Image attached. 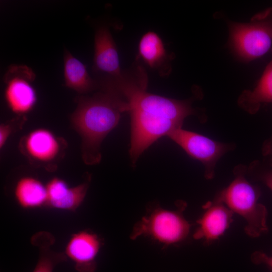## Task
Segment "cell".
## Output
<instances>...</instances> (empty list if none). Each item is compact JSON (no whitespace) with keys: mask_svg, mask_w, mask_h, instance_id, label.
<instances>
[{"mask_svg":"<svg viewBox=\"0 0 272 272\" xmlns=\"http://www.w3.org/2000/svg\"><path fill=\"white\" fill-rule=\"evenodd\" d=\"M54 241V236L45 231L37 233L32 237V244L39 249L38 261L32 272H53L58 264L67 260L64 252L51 249L50 247Z\"/></svg>","mask_w":272,"mask_h":272,"instance_id":"e0dca14e","label":"cell"},{"mask_svg":"<svg viewBox=\"0 0 272 272\" xmlns=\"http://www.w3.org/2000/svg\"><path fill=\"white\" fill-rule=\"evenodd\" d=\"M89 181L70 187L63 179L53 178L46 185V206L57 210L75 211L84 201L89 187Z\"/></svg>","mask_w":272,"mask_h":272,"instance_id":"7c38bea8","label":"cell"},{"mask_svg":"<svg viewBox=\"0 0 272 272\" xmlns=\"http://www.w3.org/2000/svg\"><path fill=\"white\" fill-rule=\"evenodd\" d=\"M189 230V224L179 212L157 209L136 224L131 238L149 236L161 243L171 244L184 240Z\"/></svg>","mask_w":272,"mask_h":272,"instance_id":"5b68a950","label":"cell"},{"mask_svg":"<svg viewBox=\"0 0 272 272\" xmlns=\"http://www.w3.org/2000/svg\"><path fill=\"white\" fill-rule=\"evenodd\" d=\"M91 97H81L71 116L73 126L82 139V157L87 165L98 164L100 146L106 136L118 124L121 115L128 112V104L121 93L108 84Z\"/></svg>","mask_w":272,"mask_h":272,"instance_id":"6da1fadb","label":"cell"},{"mask_svg":"<svg viewBox=\"0 0 272 272\" xmlns=\"http://www.w3.org/2000/svg\"><path fill=\"white\" fill-rule=\"evenodd\" d=\"M94 71L106 75L103 78L117 79L122 77L116 44L109 29L99 27L94 38Z\"/></svg>","mask_w":272,"mask_h":272,"instance_id":"8fae6325","label":"cell"},{"mask_svg":"<svg viewBox=\"0 0 272 272\" xmlns=\"http://www.w3.org/2000/svg\"><path fill=\"white\" fill-rule=\"evenodd\" d=\"M242 167L234 171L235 178L215 198L242 217L246 222L244 230L251 237H257L268 230L267 211L258 201L259 192L245 178Z\"/></svg>","mask_w":272,"mask_h":272,"instance_id":"3957f363","label":"cell"},{"mask_svg":"<svg viewBox=\"0 0 272 272\" xmlns=\"http://www.w3.org/2000/svg\"><path fill=\"white\" fill-rule=\"evenodd\" d=\"M13 126L10 123L2 124L0 126V147L2 148L5 144L12 131Z\"/></svg>","mask_w":272,"mask_h":272,"instance_id":"d6986e66","label":"cell"},{"mask_svg":"<svg viewBox=\"0 0 272 272\" xmlns=\"http://www.w3.org/2000/svg\"><path fill=\"white\" fill-rule=\"evenodd\" d=\"M263 180L266 185L272 190V171L265 174L263 177Z\"/></svg>","mask_w":272,"mask_h":272,"instance_id":"44dd1931","label":"cell"},{"mask_svg":"<svg viewBox=\"0 0 272 272\" xmlns=\"http://www.w3.org/2000/svg\"><path fill=\"white\" fill-rule=\"evenodd\" d=\"M262 153L264 156H272V136L264 143Z\"/></svg>","mask_w":272,"mask_h":272,"instance_id":"ffe728a7","label":"cell"},{"mask_svg":"<svg viewBox=\"0 0 272 272\" xmlns=\"http://www.w3.org/2000/svg\"><path fill=\"white\" fill-rule=\"evenodd\" d=\"M138 54L145 63L160 75H167L170 72L171 57L165 49L159 35L154 31H148L141 37L138 45Z\"/></svg>","mask_w":272,"mask_h":272,"instance_id":"4fadbf2b","label":"cell"},{"mask_svg":"<svg viewBox=\"0 0 272 272\" xmlns=\"http://www.w3.org/2000/svg\"><path fill=\"white\" fill-rule=\"evenodd\" d=\"M167 137L183 149L189 156L203 164L205 177L209 179L214 176L217 161L230 149L228 145L183 129L182 127L171 132Z\"/></svg>","mask_w":272,"mask_h":272,"instance_id":"8992f818","label":"cell"},{"mask_svg":"<svg viewBox=\"0 0 272 272\" xmlns=\"http://www.w3.org/2000/svg\"><path fill=\"white\" fill-rule=\"evenodd\" d=\"M14 196L18 204L24 209H34L47 206L46 185L31 176H25L16 183Z\"/></svg>","mask_w":272,"mask_h":272,"instance_id":"9a60e30c","label":"cell"},{"mask_svg":"<svg viewBox=\"0 0 272 272\" xmlns=\"http://www.w3.org/2000/svg\"><path fill=\"white\" fill-rule=\"evenodd\" d=\"M101 245L95 233L82 230L73 234L68 240L64 253L74 263L78 272H95L96 258Z\"/></svg>","mask_w":272,"mask_h":272,"instance_id":"9c48e42d","label":"cell"},{"mask_svg":"<svg viewBox=\"0 0 272 272\" xmlns=\"http://www.w3.org/2000/svg\"><path fill=\"white\" fill-rule=\"evenodd\" d=\"M64 77L65 85L81 94L99 88V82L93 79L85 65L69 51H64Z\"/></svg>","mask_w":272,"mask_h":272,"instance_id":"5bb4252c","label":"cell"},{"mask_svg":"<svg viewBox=\"0 0 272 272\" xmlns=\"http://www.w3.org/2000/svg\"><path fill=\"white\" fill-rule=\"evenodd\" d=\"M251 259L255 264H264L272 268V256H269L262 251H257L253 253Z\"/></svg>","mask_w":272,"mask_h":272,"instance_id":"ac0fdd59","label":"cell"},{"mask_svg":"<svg viewBox=\"0 0 272 272\" xmlns=\"http://www.w3.org/2000/svg\"><path fill=\"white\" fill-rule=\"evenodd\" d=\"M272 10L254 16L249 23L231 22L229 42L241 59L251 61L264 55L272 45Z\"/></svg>","mask_w":272,"mask_h":272,"instance_id":"277c9868","label":"cell"},{"mask_svg":"<svg viewBox=\"0 0 272 272\" xmlns=\"http://www.w3.org/2000/svg\"><path fill=\"white\" fill-rule=\"evenodd\" d=\"M205 212L197 220L193 238L209 244L220 238L229 228L234 213L221 201L215 199L203 206Z\"/></svg>","mask_w":272,"mask_h":272,"instance_id":"30bf717a","label":"cell"},{"mask_svg":"<svg viewBox=\"0 0 272 272\" xmlns=\"http://www.w3.org/2000/svg\"><path fill=\"white\" fill-rule=\"evenodd\" d=\"M20 148L31 162L49 166L61 155L62 140L47 129L39 128L22 139Z\"/></svg>","mask_w":272,"mask_h":272,"instance_id":"ba28073f","label":"cell"},{"mask_svg":"<svg viewBox=\"0 0 272 272\" xmlns=\"http://www.w3.org/2000/svg\"><path fill=\"white\" fill-rule=\"evenodd\" d=\"M117 87L128 104V112L135 111L181 124L187 116L197 114L192 106V98L177 100L147 92V78L144 71H140L136 78L125 75L118 82Z\"/></svg>","mask_w":272,"mask_h":272,"instance_id":"7a4b0ae2","label":"cell"},{"mask_svg":"<svg viewBox=\"0 0 272 272\" xmlns=\"http://www.w3.org/2000/svg\"><path fill=\"white\" fill-rule=\"evenodd\" d=\"M35 74L27 66H11L5 75V98L14 112L21 115L30 111L36 101V95L31 83Z\"/></svg>","mask_w":272,"mask_h":272,"instance_id":"52a82bcc","label":"cell"},{"mask_svg":"<svg viewBox=\"0 0 272 272\" xmlns=\"http://www.w3.org/2000/svg\"><path fill=\"white\" fill-rule=\"evenodd\" d=\"M263 103H272V59L256 87L243 91L238 100V105L250 114L257 112Z\"/></svg>","mask_w":272,"mask_h":272,"instance_id":"2e32d148","label":"cell"}]
</instances>
